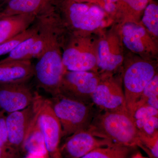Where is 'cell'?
<instances>
[{
  "instance_id": "obj_12",
  "label": "cell",
  "mask_w": 158,
  "mask_h": 158,
  "mask_svg": "<svg viewBox=\"0 0 158 158\" xmlns=\"http://www.w3.org/2000/svg\"><path fill=\"white\" fill-rule=\"evenodd\" d=\"M34 113L33 102L25 109L9 113L6 116L8 145L15 148H22Z\"/></svg>"
},
{
  "instance_id": "obj_10",
  "label": "cell",
  "mask_w": 158,
  "mask_h": 158,
  "mask_svg": "<svg viewBox=\"0 0 158 158\" xmlns=\"http://www.w3.org/2000/svg\"><path fill=\"white\" fill-rule=\"evenodd\" d=\"M114 144L109 139L93 135L88 130H81L68 136L60 152L66 158H81L96 148Z\"/></svg>"
},
{
  "instance_id": "obj_29",
  "label": "cell",
  "mask_w": 158,
  "mask_h": 158,
  "mask_svg": "<svg viewBox=\"0 0 158 158\" xmlns=\"http://www.w3.org/2000/svg\"><path fill=\"white\" fill-rule=\"evenodd\" d=\"M0 158H15L14 156L7 151L6 146L0 147Z\"/></svg>"
},
{
  "instance_id": "obj_22",
  "label": "cell",
  "mask_w": 158,
  "mask_h": 158,
  "mask_svg": "<svg viewBox=\"0 0 158 158\" xmlns=\"http://www.w3.org/2000/svg\"><path fill=\"white\" fill-rule=\"evenodd\" d=\"M39 30V29H38ZM38 37V31L36 34L20 43L10 53L8 57L0 62H6L17 60H30V55L32 46Z\"/></svg>"
},
{
  "instance_id": "obj_31",
  "label": "cell",
  "mask_w": 158,
  "mask_h": 158,
  "mask_svg": "<svg viewBox=\"0 0 158 158\" xmlns=\"http://www.w3.org/2000/svg\"><path fill=\"white\" fill-rule=\"evenodd\" d=\"M9 1V0H0V4L4 5V4H6V3H7Z\"/></svg>"
},
{
  "instance_id": "obj_32",
  "label": "cell",
  "mask_w": 158,
  "mask_h": 158,
  "mask_svg": "<svg viewBox=\"0 0 158 158\" xmlns=\"http://www.w3.org/2000/svg\"><path fill=\"white\" fill-rule=\"evenodd\" d=\"M61 1H74V2H80L81 0H61Z\"/></svg>"
},
{
  "instance_id": "obj_28",
  "label": "cell",
  "mask_w": 158,
  "mask_h": 158,
  "mask_svg": "<svg viewBox=\"0 0 158 158\" xmlns=\"http://www.w3.org/2000/svg\"><path fill=\"white\" fill-rule=\"evenodd\" d=\"M4 112H0V147L8 145V131L6 123V116Z\"/></svg>"
},
{
  "instance_id": "obj_5",
  "label": "cell",
  "mask_w": 158,
  "mask_h": 158,
  "mask_svg": "<svg viewBox=\"0 0 158 158\" xmlns=\"http://www.w3.org/2000/svg\"><path fill=\"white\" fill-rule=\"evenodd\" d=\"M156 74L155 66L146 61L134 62L125 70L124 96L128 111L132 118L135 107L144 88Z\"/></svg>"
},
{
  "instance_id": "obj_14",
  "label": "cell",
  "mask_w": 158,
  "mask_h": 158,
  "mask_svg": "<svg viewBox=\"0 0 158 158\" xmlns=\"http://www.w3.org/2000/svg\"><path fill=\"white\" fill-rule=\"evenodd\" d=\"M116 38L102 40L99 43L97 54V67L106 73L116 70L123 61V56Z\"/></svg>"
},
{
  "instance_id": "obj_30",
  "label": "cell",
  "mask_w": 158,
  "mask_h": 158,
  "mask_svg": "<svg viewBox=\"0 0 158 158\" xmlns=\"http://www.w3.org/2000/svg\"><path fill=\"white\" fill-rule=\"evenodd\" d=\"M131 158H150L149 157H146L142 156L141 152L139 151H137L132 156Z\"/></svg>"
},
{
  "instance_id": "obj_3",
  "label": "cell",
  "mask_w": 158,
  "mask_h": 158,
  "mask_svg": "<svg viewBox=\"0 0 158 158\" xmlns=\"http://www.w3.org/2000/svg\"><path fill=\"white\" fill-rule=\"evenodd\" d=\"M54 113L62 128V138L88 130L98 109L93 102L85 103L58 94L50 99Z\"/></svg>"
},
{
  "instance_id": "obj_33",
  "label": "cell",
  "mask_w": 158,
  "mask_h": 158,
  "mask_svg": "<svg viewBox=\"0 0 158 158\" xmlns=\"http://www.w3.org/2000/svg\"><path fill=\"white\" fill-rule=\"evenodd\" d=\"M150 1H151V0H150Z\"/></svg>"
},
{
  "instance_id": "obj_4",
  "label": "cell",
  "mask_w": 158,
  "mask_h": 158,
  "mask_svg": "<svg viewBox=\"0 0 158 158\" xmlns=\"http://www.w3.org/2000/svg\"><path fill=\"white\" fill-rule=\"evenodd\" d=\"M55 1L57 9L63 12L70 25L78 31H94L102 22L105 11L97 5L74 1Z\"/></svg>"
},
{
  "instance_id": "obj_2",
  "label": "cell",
  "mask_w": 158,
  "mask_h": 158,
  "mask_svg": "<svg viewBox=\"0 0 158 158\" xmlns=\"http://www.w3.org/2000/svg\"><path fill=\"white\" fill-rule=\"evenodd\" d=\"M88 130L98 138L109 139L125 146L140 148L150 158H153L149 151L141 143L138 130L128 112L99 110Z\"/></svg>"
},
{
  "instance_id": "obj_11",
  "label": "cell",
  "mask_w": 158,
  "mask_h": 158,
  "mask_svg": "<svg viewBox=\"0 0 158 158\" xmlns=\"http://www.w3.org/2000/svg\"><path fill=\"white\" fill-rule=\"evenodd\" d=\"M34 95L27 83L0 84V110L9 114L23 110L32 104Z\"/></svg>"
},
{
  "instance_id": "obj_13",
  "label": "cell",
  "mask_w": 158,
  "mask_h": 158,
  "mask_svg": "<svg viewBox=\"0 0 158 158\" xmlns=\"http://www.w3.org/2000/svg\"><path fill=\"white\" fill-rule=\"evenodd\" d=\"M57 9L55 0H9L0 11V18L21 15L38 17Z\"/></svg>"
},
{
  "instance_id": "obj_17",
  "label": "cell",
  "mask_w": 158,
  "mask_h": 158,
  "mask_svg": "<svg viewBox=\"0 0 158 158\" xmlns=\"http://www.w3.org/2000/svg\"><path fill=\"white\" fill-rule=\"evenodd\" d=\"M122 33L123 44L130 50L140 53L152 49V41L142 26L127 23L123 27Z\"/></svg>"
},
{
  "instance_id": "obj_20",
  "label": "cell",
  "mask_w": 158,
  "mask_h": 158,
  "mask_svg": "<svg viewBox=\"0 0 158 158\" xmlns=\"http://www.w3.org/2000/svg\"><path fill=\"white\" fill-rule=\"evenodd\" d=\"M137 148L115 143L96 148L81 158H131L137 151Z\"/></svg>"
},
{
  "instance_id": "obj_16",
  "label": "cell",
  "mask_w": 158,
  "mask_h": 158,
  "mask_svg": "<svg viewBox=\"0 0 158 158\" xmlns=\"http://www.w3.org/2000/svg\"><path fill=\"white\" fill-rule=\"evenodd\" d=\"M34 113L29 125L22 148L28 155L44 157L47 154L43 136L38 120V105L35 95L34 101Z\"/></svg>"
},
{
  "instance_id": "obj_18",
  "label": "cell",
  "mask_w": 158,
  "mask_h": 158,
  "mask_svg": "<svg viewBox=\"0 0 158 158\" xmlns=\"http://www.w3.org/2000/svg\"><path fill=\"white\" fill-rule=\"evenodd\" d=\"M32 15H12L0 18V44L22 33L35 22Z\"/></svg>"
},
{
  "instance_id": "obj_24",
  "label": "cell",
  "mask_w": 158,
  "mask_h": 158,
  "mask_svg": "<svg viewBox=\"0 0 158 158\" xmlns=\"http://www.w3.org/2000/svg\"><path fill=\"white\" fill-rule=\"evenodd\" d=\"M150 0H118L117 10L126 16L136 17L140 15Z\"/></svg>"
},
{
  "instance_id": "obj_23",
  "label": "cell",
  "mask_w": 158,
  "mask_h": 158,
  "mask_svg": "<svg viewBox=\"0 0 158 158\" xmlns=\"http://www.w3.org/2000/svg\"><path fill=\"white\" fill-rule=\"evenodd\" d=\"M38 25L36 19L29 28L17 36L0 44V56L10 53L20 43L33 36L38 31Z\"/></svg>"
},
{
  "instance_id": "obj_25",
  "label": "cell",
  "mask_w": 158,
  "mask_h": 158,
  "mask_svg": "<svg viewBox=\"0 0 158 158\" xmlns=\"http://www.w3.org/2000/svg\"><path fill=\"white\" fill-rule=\"evenodd\" d=\"M142 23L150 33L154 36H158V6L151 2L148 4L144 11Z\"/></svg>"
},
{
  "instance_id": "obj_9",
  "label": "cell",
  "mask_w": 158,
  "mask_h": 158,
  "mask_svg": "<svg viewBox=\"0 0 158 158\" xmlns=\"http://www.w3.org/2000/svg\"><path fill=\"white\" fill-rule=\"evenodd\" d=\"M65 70L97 72V54L89 47L88 40L75 34L62 53Z\"/></svg>"
},
{
  "instance_id": "obj_26",
  "label": "cell",
  "mask_w": 158,
  "mask_h": 158,
  "mask_svg": "<svg viewBox=\"0 0 158 158\" xmlns=\"http://www.w3.org/2000/svg\"><path fill=\"white\" fill-rule=\"evenodd\" d=\"M141 143L151 153L153 158H158V132L148 135L138 131Z\"/></svg>"
},
{
  "instance_id": "obj_1",
  "label": "cell",
  "mask_w": 158,
  "mask_h": 158,
  "mask_svg": "<svg viewBox=\"0 0 158 158\" xmlns=\"http://www.w3.org/2000/svg\"><path fill=\"white\" fill-rule=\"evenodd\" d=\"M56 10L36 18L44 36L45 48L34 65V77L37 86L52 97L59 94V86L65 71L61 50V20Z\"/></svg>"
},
{
  "instance_id": "obj_7",
  "label": "cell",
  "mask_w": 158,
  "mask_h": 158,
  "mask_svg": "<svg viewBox=\"0 0 158 158\" xmlns=\"http://www.w3.org/2000/svg\"><path fill=\"white\" fill-rule=\"evenodd\" d=\"M101 78V75L94 72L65 70L59 86V94L85 103L92 102L91 96Z\"/></svg>"
},
{
  "instance_id": "obj_21",
  "label": "cell",
  "mask_w": 158,
  "mask_h": 158,
  "mask_svg": "<svg viewBox=\"0 0 158 158\" xmlns=\"http://www.w3.org/2000/svg\"><path fill=\"white\" fill-rule=\"evenodd\" d=\"M144 106H150L158 110V74L153 77L144 88L136 104L135 111L136 109Z\"/></svg>"
},
{
  "instance_id": "obj_8",
  "label": "cell",
  "mask_w": 158,
  "mask_h": 158,
  "mask_svg": "<svg viewBox=\"0 0 158 158\" xmlns=\"http://www.w3.org/2000/svg\"><path fill=\"white\" fill-rule=\"evenodd\" d=\"M91 101L100 111L128 112L121 83L111 74L101 75Z\"/></svg>"
},
{
  "instance_id": "obj_15",
  "label": "cell",
  "mask_w": 158,
  "mask_h": 158,
  "mask_svg": "<svg viewBox=\"0 0 158 158\" xmlns=\"http://www.w3.org/2000/svg\"><path fill=\"white\" fill-rule=\"evenodd\" d=\"M34 76L31 60L0 62V84L27 83Z\"/></svg>"
},
{
  "instance_id": "obj_6",
  "label": "cell",
  "mask_w": 158,
  "mask_h": 158,
  "mask_svg": "<svg viewBox=\"0 0 158 158\" xmlns=\"http://www.w3.org/2000/svg\"><path fill=\"white\" fill-rule=\"evenodd\" d=\"M35 95L38 105V120L47 154L51 158H62L60 147L62 127L54 113L50 99L36 92Z\"/></svg>"
},
{
  "instance_id": "obj_19",
  "label": "cell",
  "mask_w": 158,
  "mask_h": 158,
  "mask_svg": "<svg viewBox=\"0 0 158 158\" xmlns=\"http://www.w3.org/2000/svg\"><path fill=\"white\" fill-rule=\"evenodd\" d=\"M138 131L148 135L158 132V110L144 106L135 110L133 116Z\"/></svg>"
},
{
  "instance_id": "obj_27",
  "label": "cell",
  "mask_w": 158,
  "mask_h": 158,
  "mask_svg": "<svg viewBox=\"0 0 158 158\" xmlns=\"http://www.w3.org/2000/svg\"><path fill=\"white\" fill-rule=\"evenodd\" d=\"M118 2V0H81L79 2L96 3L104 11L113 13L117 10Z\"/></svg>"
}]
</instances>
